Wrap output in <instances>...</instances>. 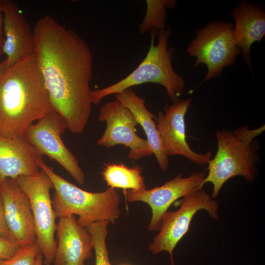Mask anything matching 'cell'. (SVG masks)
Here are the masks:
<instances>
[{
    "mask_svg": "<svg viewBox=\"0 0 265 265\" xmlns=\"http://www.w3.org/2000/svg\"><path fill=\"white\" fill-rule=\"evenodd\" d=\"M35 56L53 110L74 133L85 130L92 102L93 53L74 30L45 15L33 27Z\"/></svg>",
    "mask_w": 265,
    "mask_h": 265,
    "instance_id": "cell-1",
    "label": "cell"
},
{
    "mask_svg": "<svg viewBox=\"0 0 265 265\" xmlns=\"http://www.w3.org/2000/svg\"><path fill=\"white\" fill-rule=\"evenodd\" d=\"M53 110L33 54L0 76V135L16 137Z\"/></svg>",
    "mask_w": 265,
    "mask_h": 265,
    "instance_id": "cell-2",
    "label": "cell"
},
{
    "mask_svg": "<svg viewBox=\"0 0 265 265\" xmlns=\"http://www.w3.org/2000/svg\"><path fill=\"white\" fill-rule=\"evenodd\" d=\"M150 47L146 56L129 75L107 87L92 90V104H99L104 98L116 94L135 85L151 82L163 86L173 102L179 100L185 92L184 78L176 73L172 66V58L175 50L169 47L171 29L158 31L152 30Z\"/></svg>",
    "mask_w": 265,
    "mask_h": 265,
    "instance_id": "cell-3",
    "label": "cell"
},
{
    "mask_svg": "<svg viewBox=\"0 0 265 265\" xmlns=\"http://www.w3.org/2000/svg\"><path fill=\"white\" fill-rule=\"evenodd\" d=\"M37 163L53 184L54 193L52 203L57 217L78 215L77 222L83 228L102 221L114 224L119 217L120 197L115 189L109 187L102 192H89L55 173L42 157L38 158Z\"/></svg>",
    "mask_w": 265,
    "mask_h": 265,
    "instance_id": "cell-4",
    "label": "cell"
},
{
    "mask_svg": "<svg viewBox=\"0 0 265 265\" xmlns=\"http://www.w3.org/2000/svg\"><path fill=\"white\" fill-rule=\"evenodd\" d=\"M215 137L217 150L208 163L209 172L202 184H212V198L217 197L224 184L233 177L240 176L248 182L255 180L259 160V146L255 140L245 141L233 132L224 130L217 131Z\"/></svg>",
    "mask_w": 265,
    "mask_h": 265,
    "instance_id": "cell-5",
    "label": "cell"
},
{
    "mask_svg": "<svg viewBox=\"0 0 265 265\" xmlns=\"http://www.w3.org/2000/svg\"><path fill=\"white\" fill-rule=\"evenodd\" d=\"M234 25L216 20L195 30L196 36L187 45V53L196 58L192 68L205 64L207 72L203 82L221 75L223 69L236 62L241 50L236 46Z\"/></svg>",
    "mask_w": 265,
    "mask_h": 265,
    "instance_id": "cell-6",
    "label": "cell"
},
{
    "mask_svg": "<svg viewBox=\"0 0 265 265\" xmlns=\"http://www.w3.org/2000/svg\"><path fill=\"white\" fill-rule=\"evenodd\" d=\"M16 180L30 201L36 243L45 259L44 262L51 264L54 261L57 247V241L54 238L57 217L50 194L53 184L42 170L35 175L21 176Z\"/></svg>",
    "mask_w": 265,
    "mask_h": 265,
    "instance_id": "cell-7",
    "label": "cell"
},
{
    "mask_svg": "<svg viewBox=\"0 0 265 265\" xmlns=\"http://www.w3.org/2000/svg\"><path fill=\"white\" fill-rule=\"evenodd\" d=\"M179 203L177 211H168L164 215L159 233L149 246V250L154 255L167 251L170 255V265H175V247L188 232L193 217L199 211L205 210L209 216L219 220L218 202L202 188L184 197Z\"/></svg>",
    "mask_w": 265,
    "mask_h": 265,
    "instance_id": "cell-8",
    "label": "cell"
},
{
    "mask_svg": "<svg viewBox=\"0 0 265 265\" xmlns=\"http://www.w3.org/2000/svg\"><path fill=\"white\" fill-rule=\"evenodd\" d=\"M67 129L64 119L54 110L48 112L35 124L31 125L24 136L39 155H45L57 162L80 185L85 177L74 154L64 143L61 135Z\"/></svg>",
    "mask_w": 265,
    "mask_h": 265,
    "instance_id": "cell-9",
    "label": "cell"
},
{
    "mask_svg": "<svg viewBox=\"0 0 265 265\" xmlns=\"http://www.w3.org/2000/svg\"><path fill=\"white\" fill-rule=\"evenodd\" d=\"M98 118L106 122V129L97 144L105 148L123 145L129 148L128 158L133 160L151 156L153 153L147 141L136 133L138 124L134 115L126 106L115 100L104 104Z\"/></svg>",
    "mask_w": 265,
    "mask_h": 265,
    "instance_id": "cell-10",
    "label": "cell"
},
{
    "mask_svg": "<svg viewBox=\"0 0 265 265\" xmlns=\"http://www.w3.org/2000/svg\"><path fill=\"white\" fill-rule=\"evenodd\" d=\"M205 177L204 172L195 171L185 178L180 174L160 186L150 189L145 188L139 190L129 189L124 191L128 202H143L150 207L152 216L148 229L150 231H157L171 205L179 198L201 189Z\"/></svg>",
    "mask_w": 265,
    "mask_h": 265,
    "instance_id": "cell-11",
    "label": "cell"
},
{
    "mask_svg": "<svg viewBox=\"0 0 265 265\" xmlns=\"http://www.w3.org/2000/svg\"><path fill=\"white\" fill-rule=\"evenodd\" d=\"M191 99L178 100L169 106L165 112L159 111L157 128L166 155H179L195 164L203 166L212 158V153H198L193 151L186 140L185 116Z\"/></svg>",
    "mask_w": 265,
    "mask_h": 265,
    "instance_id": "cell-12",
    "label": "cell"
},
{
    "mask_svg": "<svg viewBox=\"0 0 265 265\" xmlns=\"http://www.w3.org/2000/svg\"><path fill=\"white\" fill-rule=\"evenodd\" d=\"M3 211L7 228L20 246L36 243L34 221L30 201L16 180L0 183Z\"/></svg>",
    "mask_w": 265,
    "mask_h": 265,
    "instance_id": "cell-13",
    "label": "cell"
},
{
    "mask_svg": "<svg viewBox=\"0 0 265 265\" xmlns=\"http://www.w3.org/2000/svg\"><path fill=\"white\" fill-rule=\"evenodd\" d=\"M5 34L3 53L9 66L34 54V36L30 25L18 6L10 0H1Z\"/></svg>",
    "mask_w": 265,
    "mask_h": 265,
    "instance_id": "cell-14",
    "label": "cell"
},
{
    "mask_svg": "<svg viewBox=\"0 0 265 265\" xmlns=\"http://www.w3.org/2000/svg\"><path fill=\"white\" fill-rule=\"evenodd\" d=\"M56 232L58 241L54 265H85L94 246L86 228L80 226L75 215H72L59 218Z\"/></svg>",
    "mask_w": 265,
    "mask_h": 265,
    "instance_id": "cell-15",
    "label": "cell"
},
{
    "mask_svg": "<svg viewBox=\"0 0 265 265\" xmlns=\"http://www.w3.org/2000/svg\"><path fill=\"white\" fill-rule=\"evenodd\" d=\"M40 157L34 147L24 135L7 137L0 135V183L7 178L36 174Z\"/></svg>",
    "mask_w": 265,
    "mask_h": 265,
    "instance_id": "cell-16",
    "label": "cell"
},
{
    "mask_svg": "<svg viewBox=\"0 0 265 265\" xmlns=\"http://www.w3.org/2000/svg\"><path fill=\"white\" fill-rule=\"evenodd\" d=\"M235 21L233 35L235 44L241 51L242 58L252 70L250 49L265 36V12L262 7L246 0L239 2L232 10Z\"/></svg>",
    "mask_w": 265,
    "mask_h": 265,
    "instance_id": "cell-17",
    "label": "cell"
},
{
    "mask_svg": "<svg viewBox=\"0 0 265 265\" xmlns=\"http://www.w3.org/2000/svg\"><path fill=\"white\" fill-rule=\"evenodd\" d=\"M116 100L129 109L138 124L143 129L153 154L160 169L163 171L169 167L168 157L163 149L159 134L154 120L156 117L146 107L145 98L138 96L131 88L115 94Z\"/></svg>",
    "mask_w": 265,
    "mask_h": 265,
    "instance_id": "cell-18",
    "label": "cell"
},
{
    "mask_svg": "<svg viewBox=\"0 0 265 265\" xmlns=\"http://www.w3.org/2000/svg\"><path fill=\"white\" fill-rule=\"evenodd\" d=\"M142 169L138 165L129 167L122 163L105 164L101 173L109 187L139 190L145 188Z\"/></svg>",
    "mask_w": 265,
    "mask_h": 265,
    "instance_id": "cell-19",
    "label": "cell"
},
{
    "mask_svg": "<svg viewBox=\"0 0 265 265\" xmlns=\"http://www.w3.org/2000/svg\"><path fill=\"white\" fill-rule=\"evenodd\" d=\"M146 12L142 22L138 25L139 32L143 34L152 30L165 29L167 19L166 9H173L177 5L174 0H147Z\"/></svg>",
    "mask_w": 265,
    "mask_h": 265,
    "instance_id": "cell-20",
    "label": "cell"
},
{
    "mask_svg": "<svg viewBox=\"0 0 265 265\" xmlns=\"http://www.w3.org/2000/svg\"><path fill=\"white\" fill-rule=\"evenodd\" d=\"M109 223L102 221L93 223L86 229L92 237L95 254V265H112L110 262L106 244Z\"/></svg>",
    "mask_w": 265,
    "mask_h": 265,
    "instance_id": "cell-21",
    "label": "cell"
},
{
    "mask_svg": "<svg viewBox=\"0 0 265 265\" xmlns=\"http://www.w3.org/2000/svg\"><path fill=\"white\" fill-rule=\"evenodd\" d=\"M40 252L36 243L21 246L12 258L0 260V265H35L36 257Z\"/></svg>",
    "mask_w": 265,
    "mask_h": 265,
    "instance_id": "cell-22",
    "label": "cell"
},
{
    "mask_svg": "<svg viewBox=\"0 0 265 265\" xmlns=\"http://www.w3.org/2000/svg\"><path fill=\"white\" fill-rule=\"evenodd\" d=\"M20 247L15 240L0 236V260H5L12 258Z\"/></svg>",
    "mask_w": 265,
    "mask_h": 265,
    "instance_id": "cell-23",
    "label": "cell"
},
{
    "mask_svg": "<svg viewBox=\"0 0 265 265\" xmlns=\"http://www.w3.org/2000/svg\"><path fill=\"white\" fill-rule=\"evenodd\" d=\"M0 236L14 239L6 225L3 211L2 199L0 192ZM16 241V240H15Z\"/></svg>",
    "mask_w": 265,
    "mask_h": 265,
    "instance_id": "cell-24",
    "label": "cell"
},
{
    "mask_svg": "<svg viewBox=\"0 0 265 265\" xmlns=\"http://www.w3.org/2000/svg\"><path fill=\"white\" fill-rule=\"evenodd\" d=\"M3 33V14L1 6V0H0V55L3 53L2 48L4 38L2 35Z\"/></svg>",
    "mask_w": 265,
    "mask_h": 265,
    "instance_id": "cell-25",
    "label": "cell"
},
{
    "mask_svg": "<svg viewBox=\"0 0 265 265\" xmlns=\"http://www.w3.org/2000/svg\"><path fill=\"white\" fill-rule=\"evenodd\" d=\"M9 67L8 61L6 59L0 62V76Z\"/></svg>",
    "mask_w": 265,
    "mask_h": 265,
    "instance_id": "cell-26",
    "label": "cell"
},
{
    "mask_svg": "<svg viewBox=\"0 0 265 265\" xmlns=\"http://www.w3.org/2000/svg\"><path fill=\"white\" fill-rule=\"evenodd\" d=\"M43 260V256L40 252L36 257L35 265H42Z\"/></svg>",
    "mask_w": 265,
    "mask_h": 265,
    "instance_id": "cell-27",
    "label": "cell"
},
{
    "mask_svg": "<svg viewBox=\"0 0 265 265\" xmlns=\"http://www.w3.org/2000/svg\"><path fill=\"white\" fill-rule=\"evenodd\" d=\"M45 265H51V264L44 262Z\"/></svg>",
    "mask_w": 265,
    "mask_h": 265,
    "instance_id": "cell-28",
    "label": "cell"
},
{
    "mask_svg": "<svg viewBox=\"0 0 265 265\" xmlns=\"http://www.w3.org/2000/svg\"></svg>",
    "mask_w": 265,
    "mask_h": 265,
    "instance_id": "cell-29",
    "label": "cell"
}]
</instances>
